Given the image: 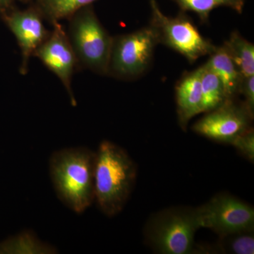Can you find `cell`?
<instances>
[{"label":"cell","mask_w":254,"mask_h":254,"mask_svg":"<svg viewBox=\"0 0 254 254\" xmlns=\"http://www.w3.org/2000/svg\"><path fill=\"white\" fill-rule=\"evenodd\" d=\"M1 18L14 35L21 48L22 62L20 72L26 75L30 59L38 47L50 36V31L45 27L44 18L36 4L24 10L13 8Z\"/></svg>","instance_id":"cell-10"},{"label":"cell","mask_w":254,"mask_h":254,"mask_svg":"<svg viewBox=\"0 0 254 254\" xmlns=\"http://www.w3.org/2000/svg\"><path fill=\"white\" fill-rule=\"evenodd\" d=\"M205 64L220 78L227 100L235 99L243 77L224 47H215Z\"/></svg>","instance_id":"cell-12"},{"label":"cell","mask_w":254,"mask_h":254,"mask_svg":"<svg viewBox=\"0 0 254 254\" xmlns=\"http://www.w3.org/2000/svg\"><path fill=\"white\" fill-rule=\"evenodd\" d=\"M66 31L78 65L106 76L113 37L100 23L91 5L78 10L68 18Z\"/></svg>","instance_id":"cell-3"},{"label":"cell","mask_w":254,"mask_h":254,"mask_svg":"<svg viewBox=\"0 0 254 254\" xmlns=\"http://www.w3.org/2000/svg\"><path fill=\"white\" fill-rule=\"evenodd\" d=\"M200 229L194 209L175 207L150 218L145 228L150 247L162 254L194 253L195 235Z\"/></svg>","instance_id":"cell-4"},{"label":"cell","mask_w":254,"mask_h":254,"mask_svg":"<svg viewBox=\"0 0 254 254\" xmlns=\"http://www.w3.org/2000/svg\"><path fill=\"white\" fill-rule=\"evenodd\" d=\"M224 48L233 60L242 77L254 76V46L238 32H232Z\"/></svg>","instance_id":"cell-13"},{"label":"cell","mask_w":254,"mask_h":254,"mask_svg":"<svg viewBox=\"0 0 254 254\" xmlns=\"http://www.w3.org/2000/svg\"><path fill=\"white\" fill-rule=\"evenodd\" d=\"M230 144L233 145L241 154L253 163L254 160V131L253 128L237 137Z\"/></svg>","instance_id":"cell-19"},{"label":"cell","mask_w":254,"mask_h":254,"mask_svg":"<svg viewBox=\"0 0 254 254\" xmlns=\"http://www.w3.org/2000/svg\"><path fill=\"white\" fill-rule=\"evenodd\" d=\"M136 178V166L121 147L109 141L95 153V200L102 213L118 215L126 205Z\"/></svg>","instance_id":"cell-2"},{"label":"cell","mask_w":254,"mask_h":254,"mask_svg":"<svg viewBox=\"0 0 254 254\" xmlns=\"http://www.w3.org/2000/svg\"><path fill=\"white\" fill-rule=\"evenodd\" d=\"M183 12L195 13L203 23L208 22L210 13L220 7L230 8L242 14L246 0H173Z\"/></svg>","instance_id":"cell-16"},{"label":"cell","mask_w":254,"mask_h":254,"mask_svg":"<svg viewBox=\"0 0 254 254\" xmlns=\"http://www.w3.org/2000/svg\"><path fill=\"white\" fill-rule=\"evenodd\" d=\"M95 153L86 147L56 150L50 156V178L57 196L68 208L83 213L95 201Z\"/></svg>","instance_id":"cell-1"},{"label":"cell","mask_w":254,"mask_h":254,"mask_svg":"<svg viewBox=\"0 0 254 254\" xmlns=\"http://www.w3.org/2000/svg\"><path fill=\"white\" fill-rule=\"evenodd\" d=\"M20 1H22V2L28 3L30 2V1H31L32 0H20Z\"/></svg>","instance_id":"cell-22"},{"label":"cell","mask_w":254,"mask_h":254,"mask_svg":"<svg viewBox=\"0 0 254 254\" xmlns=\"http://www.w3.org/2000/svg\"><path fill=\"white\" fill-rule=\"evenodd\" d=\"M96 0H37L36 6L43 18L51 24L68 19L78 10L91 5Z\"/></svg>","instance_id":"cell-15"},{"label":"cell","mask_w":254,"mask_h":254,"mask_svg":"<svg viewBox=\"0 0 254 254\" xmlns=\"http://www.w3.org/2000/svg\"><path fill=\"white\" fill-rule=\"evenodd\" d=\"M203 113L216 109L227 99L221 81L205 64L199 67Z\"/></svg>","instance_id":"cell-14"},{"label":"cell","mask_w":254,"mask_h":254,"mask_svg":"<svg viewBox=\"0 0 254 254\" xmlns=\"http://www.w3.org/2000/svg\"><path fill=\"white\" fill-rule=\"evenodd\" d=\"M55 251L30 232H23L0 243V254H52Z\"/></svg>","instance_id":"cell-17"},{"label":"cell","mask_w":254,"mask_h":254,"mask_svg":"<svg viewBox=\"0 0 254 254\" xmlns=\"http://www.w3.org/2000/svg\"><path fill=\"white\" fill-rule=\"evenodd\" d=\"M179 124L186 130L193 117L203 113L199 68L185 73L175 87Z\"/></svg>","instance_id":"cell-11"},{"label":"cell","mask_w":254,"mask_h":254,"mask_svg":"<svg viewBox=\"0 0 254 254\" xmlns=\"http://www.w3.org/2000/svg\"><path fill=\"white\" fill-rule=\"evenodd\" d=\"M52 25L53 31L35 51L33 57L41 60L48 69L60 78L69 95L71 104L75 107L77 103L71 88V79L78 65L77 58L64 28L60 22Z\"/></svg>","instance_id":"cell-9"},{"label":"cell","mask_w":254,"mask_h":254,"mask_svg":"<svg viewBox=\"0 0 254 254\" xmlns=\"http://www.w3.org/2000/svg\"><path fill=\"white\" fill-rule=\"evenodd\" d=\"M151 16L150 26L158 37L159 44L180 53L190 63L209 55L215 50L211 41L205 38L185 12L175 17L166 16L156 0H150Z\"/></svg>","instance_id":"cell-5"},{"label":"cell","mask_w":254,"mask_h":254,"mask_svg":"<svg viewBox=\"0 0 254 254\" xmlns=\"http://www.w3.org/2000/svg\"><path fill=\"white\" fill-rule=\"evenodd\" d=\"M15 1L16 0H0V14L1 16L6 14L14 8Z\"/></svg>","instance_id":"cell-21"},{"label":"cell","mask_w":254,"mask_h":254,"mask_svg":"<svg viewBox=\"0 0 254 254\" xmlns=\"http://www.w3.org/2000/svg\"><path fill=\"white\" fill-rule=\"evenodd\" d=\"M194 210L200 228L210 229L220 237L254 231L253 207L231 195H215Z\"/></svg>","instance_id":"cell-7"},{"label":"cell","mask_w":254,"mask_h":254,"mask_svg":"<svg viewBox=\"0 0 254 254\" xmlns=\"http://www.w3.org/2000/svg\"><path fill=\"white\" fill-rule=\"evenodd\" d=\"M206 113L193 125L192 129L213 141L230 144L237 137L252 128L254 117L243 103L237 104L234 100H227L216 109Z\"/></svg>","instance_id":"cell-8"},{"label":"cell","mask_w":254,"mask_h":254,"mask_svg":"<svg viewBox=\"0 0 254 254\" xmlns=\"http://www.w3.org/2000/svg\"><path fill=\"white\" fill-rule=\"evenodd\" d=\"M254 231L238 232L220 237L222 252L234 254H254Z\"/></svg>","instance_id":"cell-18"},{"label":"cell","mask_w":254,"mask_h":254,"mask_svg":"<svg viewBox=\"0 0 254 254\" xmlns=\"http://www.w3.org/2000/svg\"><path fill=\"white\" fill-rule=\"evenodd\" d=\"M239 93L243 95L245 102L243 104L249 113L254 115V76L242 78Z\"/></svg>","instance_id":"cell-20"},{"label":"cell","mask_w":254,"mask_h":254,"mask_svg":"<svg viewBox=\"0 0 254 254\" xmlns=\"http://www.w3.org/2000/svg\"><path fill=\"white\" fill-rule=\"evenodd\" d=\"M158 37L151 26L113 37L108 75L123 80L134 79L150 67Z\"/></svg>","instance_id":"cell-6"}]
</instances>
